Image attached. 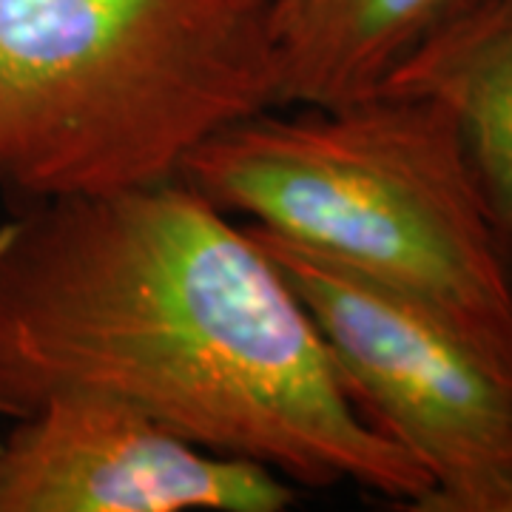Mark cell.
I'll use <instances>...</instances> for the list:
<instances>
[{
  "instance_id": "cell-1",
  "label": "cell",
  "mask_w": 512,
  "mask_h": 512,
  "mask_svg": "<svg viewBox=\"0 0 512 512\" xmlns=\"http://www.w3.org/2000/svg\"><path fill=\"white\" fill-rule=\"evenodd\" d=\"M57 393L126 402L313 490L356 484L413 512L436 493L353 407L248 225L180 177L0 225V416Z\"/></svg>"
},
{
  "instance_id": "cell-2",
  "label": "cell",
  "mask_w": 512,
  "mask_h": 512,
  "mask_svg": "<svg viewBox=\"0 0 512 512\" xmlns=\"http://www.w3.org/2000/svg\"><path fill=\"white\" fill-rule=\"evenodd\" d=\"M259 111L180 180L228 214L410 293L512 370V274L456 117L421 94Z\"/></svg>"
},
{
  "instance_id": "cell-3",
  "label": "cell",
  "mask_w": 512,
  "mask_h": 512,
  "mask_svg": "<svg viewBox=\"0 0 512 512\" xmlns=\"http://www.w3.org/2000/svg\"><path fill=\"white\" fill-rule=\"evenodd\" d=\"M274 0H0V185L26 202L177 180L279 109Z\"/></svg>"
},
{
  "instance_id": "cell-4",
  "label": "cell",
  "mask_w": 512,
  "mask_h": 512,
  "mask_svg": "<svg viewBox=\"0 0 512 512\" xmlns=\"http://www.w3.org/2000/svg\"><path fill=\"white\" fill-rule=\"evenodd\" d=\"M291 282L362 419L433 478L419 512H498L512 493V370L410 293L245 222Z\"/></svg>"
},
{
  "instance_id": "cell-5",
  "label": "cell",
  "mask_w": 512,
  "mask_h": 512,
  "mask_svg": "<svg viewBox=\"0 0 512 512\" xmlns=\"http://www.w3.org/2000/svg\"><path fill=\"white\" fill-rule=\"evenodd\" d=\"M288 478L97 393H57L0 441V512H282Z\"/></svg>"
},
{
  "instance_id": "cell-6",
  "label": "cell",
  "mask_w": 512,
  "mask_h": 512,
  "mask_svg": "<svg viewBox=\"0 0 512 512\" xmlns=\"http://www.w3.org/2000/svg\"><path fill=\"white\" fill-rule=\"evenodd\" d=\"M487 0H274L279 109L342 106Z\"/></svg>"
},
{
  "instance_id": "cell-7",
  "label": "cell",
  "mask_w": 512,
  "mask_h": 512,
  "mask_svg": "<svg viewBox=\"0 0 512 512\" xmlns=\"http://www.w3.org/2000/svg\"><path fill=\"white\" fill-rule=\"evenodd\" d=\"M379 92L433 97L456 117L512 274V0H487L441 29Z\"/></svg>"
},
{
  "instance_id": "cell-8",
  "label": "cell",
  "mask_w": 512,
  "mask_h": 512,
  "mask_svg": "<svg viewBox=\"0 0 512 512\" xmlns=\"http://www.w3.org/2000/svg\"><path fill=\"white\" fill-rule=\"evenodd\" d=\"M498 512H512V493L501 501V507H498Z\"/></svg>"
}]
</instances>
